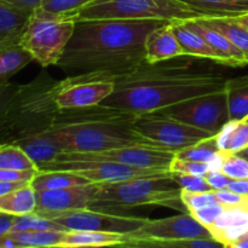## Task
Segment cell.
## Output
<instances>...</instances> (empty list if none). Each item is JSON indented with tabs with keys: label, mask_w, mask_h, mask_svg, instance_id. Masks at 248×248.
<instances>
[{
	"label": "cell",
	"mask_w": 248,
	"mask_h": 248,
	"mask_svg": "<svg viewBox=\"0 0 248 248\" xmlns=\"http://www.w3.org/2000/svg\"><path fill=\"white\" fill-rule=\"evenodd\" d=\"M248 147V123L240 120L232 135V142L229 145V152L239 154L241 150Z\"/></svg>",
	"instance_id": "obj_39"
},
{
	"label": "cell",
	"mask_w": 248,
	"mask_h": 248,
	"mask_svg": "<svg viewBox=\"0 0 248 248\" xmlns=\"http://www.w3.org/2000/svg\"><path fill=\"white\" fill-rule=\"evenodd\" d=\"M202 58L183 56L144 62L114 78V91L101 104L132 113H149L194 97L222 91L227 77Z\"/></svg>",
	"instance_id": "obj_1"
},
{
	"label": "cell",
	"mask_w": 248,
	"mask_h": 248,
	"mask_svg": "<svg viewBox=\"0 0 248 248\" xmlns=\"http://www.w3.org/2000/svg\"><path fill=\"white\" fill-rule=\"evenodd\" d=\"M235 19H236L237 22H239L240 24H242L244 27H246L248 29V14H245V15H240V16H236L234 17Z\"/></svg>",
	"instance_id": "obj_50"
},
{
	"label": "cell",
	"mask_w": 248,
	"mask_h": 248,
	"mask_svg": "<svg viewBox=\"0 0 248 248\" xmlns=\"http://www.w3.org/2000/svg\"><path fill=\"white\" fill-rule=\"evenodd\" d=\"M228 153L229 152H223V150L216 153L207 162L208 171H222V167L224 165L225 159H227Z\"/></svg>",
	"instance_id": "obj_45"
},
{
	"label": "cell",
	"mask_w": 248,
	"mask_h": 248,
	"mask_svg": "<svg viewBox=\"0 0 248 248\" xmlns=\"http://www.w3.org/2000/svg\"><path fill=\"white\" fill-rule=\"evenodd\" d=\"M67 232L57 230H22L9 232L7 236L15 242L16 248L58 247Z\"/></svg>",
	"instance_id": "obj_27"
},
{
	"label": "cell",
	"mask_w": 248,
	"mask_h": 248,
	"mask_svg": "<svg viewBox=\"0 0 248 248\" xmlns=\"http://www.w3.org/2000/svg\"><path fill=\"white\" fill-rule=\"evenodd\" d=\"M246 239H248V230L246 232H245L244 235H241V236H240L237 240H246ZM237 240H236V241H237ZM230 247H232V246H230Z\"/></svg>",
	"instance_id": "obj_53"
},
{
	"label": "cell",
	"mask_w": 248,
	"mask_h": 248,
	"mask_svg": "<svg viewBox=\"0 0 248 248\" xmlns=\"http://www.w3.org/2000/svg\"><path fill=\"white\" fill-rule=\"evenodd\" d=\"M114 78L108 73L70 75L56 98L58 108H84L101 104L113 93Z\"/></svg>",
	"instance_id": "obj_14"
},
{
	"label": "cell",
	"mask_w": 248,
	"mask_h": 248,
	"mask_svg": "<svg viewBox=\"0 0 248 248\" xmlns=\"http://www.w3.org/2000/svg\"><path fill=\"white\" fill-rule=\"evenodd\" d=\"M171 24L186 56L202 58L222 64V60L218 53L208 45L207 41L200 34L188 27L186 19H172Z\"/></svg>",
	"instance_id": "obj_21"
},
{
	"label": "cell",
	"mask_w": 248,
	"mask_h": 248,
	"mask_svg": "<svg viewBox=\"0 0 248 248\" xmlns=\"http://www.w3.org/2000/svg\"><path fill=\"white\" fill-rule=\"evenodd\" d=\"M47 218L62 225L67 232L91 230V232H113V234L121 235H127L136 232L148 220L147 218L103 212L91 208H80V210L53 213Z\"/></svg>",
	"instance_id": "obj_13"
},
{
	"label": "cell",
	"mask_w": 248,
	"mask_h": 248,
	"mask_svg": "<svg viewBox=\"0 0 248 248\" xmlns=\"http://www.w3.org/2000/svg\"><path fill=\"white\" fill-rule=\"evenodd\" d=\"M93 183L70 188L36 191L35 213L48 217L53 213L89 208L93 200Z\"/></svg>",
	"instance_id": "obj_15"
},
{
	"label": "cell",
	"mask_w": 248,
	"mask_h": 248,
	"mask_svg": "<svg viewBox=\"0 0 248 248\" xmlns=\"http://www.w3.org/2000/svg\"><path fill=\"white\" fill-rule=\"evenodd\" d=\"M240 120H229L222 128H220L219 132L216 135L217 137V144L219 150L223 152H229V145L232 142V135H234V131L236 128L237 124Z\"/></svg>",
	"instance_id": "obj_41"
},
{
	"label": "cell",
	"mask_w": 248,
	"mask_h": 248,
	"mask_svg": "<svg viewBox=\"0 0 248 248\" xmlns=\"http://www.w3.org/2000/svg\"><path fill=\"white\" fill-rule=\"evenodd\" d=\"M4 1L17 7V9H21L23 11L29 12V14H33L36 9L41 6L44 0H4Z\"/></svg>",
	"instance_id": "obj_44"
},
{
	"label": "cell",
	"mask_w": 248,
	"mask_h": 248,
	"mask_svg": "<svg viewBox=\"0 0 248 248\" xmlns=\"http://www.w3.org/2000/svg\"><path fill=\"white\" fill-rule=\"evenodd\" d=\"M38 206L36 190L31 183L0 196V212L11 216L34 213Z\"/></svg>",
	"instance_id": "obj_23"
},
{
	"label": "cell",
	"mask_w": 248,
	"mask_h": 248,
	"mask_svg": "<svg viewBox=\"0 0 248 248\" xmlns=\"http://www.w3.org/2000/svg\"><path fill=\"white\" fill-rule=\"evenodd\" d=\"M244 120H245V121H246V123H248V116H247V118H246V119H244Z\"/></svg>",
	"instance_id": "obj_54"
},
{
	"label": "cell",
	"mask_w": 248,
	"mask_h": 248,
	"mask_svg": "<svg viewBox=\"0 0 248 248\" xmlns=\"http://www.w3.org/2000/svg\"><path fill=\"white\" fill-rule=\"evenodd\" d=\"M15 216L7 215V213L0 212V237L6 235L7 232H11L12 225H14Z\"/></svg>",
	"instance_id": "obj_48"
},
{
	"label": "cell",
	"mask_w": 248,
	"mask_h": 248,
	"mask_svg": "<svg viewBox=\"0 0 248 248\" xmlns=\"http://www.w3.org/2000/svg\"><path fill=\"white\" fill-rule=\"evenodd\" d=\"M225 206H223L222 203H215V205L206 206V207L200 208V210L193 211V212H189L199 223H201L202 225H205L206 228H210L215 224V222L217 220V218L224 212Z\"/></svg>",
	"instance_id": "obj_38"
},
{
	"label": "cell",
	"mask_w": 248,
	"mask_h": 248,
	"mask_svg": "<svg viewBox=\"0 0 248 248\" xmlns=\"http://www.w3.org/2000/svg\"><path fill=\"white\" fill-rule=\"evenodd\" d=\"M186 23L207 41L208 45L218 53L223 65H229V67H246L248 65V61L244 53L222 33L208 27L199 18L186 19Z\"/></svg>",
	"instance_id": "obj_17"
},
{
	"label": "cell",
	"mask_w": 248,
	"mask_h": 248,
	"mask_svg": "<svg viewBox=\"0 0 248 248\" xmlns=\"http://www.w3.org/2000/svg\"><path fill=\"white\" fill-rule=\"evenodd\" d=\"M227 189L234 191V193L240 194V195L248 196V178H245V179L230 178Z\"/></svg>",
	"instance_id": "obj_46"
},
{
	"label": "cell",
	"mask_w": 248,
	"mask_h": 248,
	"mask_svg": "<svg viewBox=\"0 0 248 248\" xmlns=\"http://www.w3.org/2000/svg\"><path fill=\"white\" fill-rule=\"evenodd\" d=\"M166 19H77L56 67L73 75L108 73L119 77L145 61V40Z\"/></svg>",
	"instance_id": "obj_2"
},
{
	"label": "cell",
	"mask_w": 248,
	"mask_h": 248,
	"mask_svg": "<svg viewBox=\"0 0 248 248\" xmlns=\"http://www.w3.org/2000/svg\"><path fill=\"white\" fill-rule=\"evenodd\" d=\"M22 230H57L67 232L62 225L47 217L38 213H28L24 216H15L14 225L11 232H22Z\"/></svg>",
	"instance_id": "obj_32"
},
{
	"label": "cell",
	"mask_w": 248,
	"mask_h": 248,
	"mask_svg": "<svg viewBox=\"0 0 248 248\" xmlns=\"http://www.w3.org/2000/svg\"><path fill=\"white\" fill-rule=\"evenodd\" d=\"M201 22L227 36L248 61V29L234 17H199Z\"/></svg>",
	"instance_id": "obj_26"
},
{
	"label": "cell",
	"mask_w": 248,
	"mask_h": 248,
	"mask_svg": "<svg viewBox=\"0 0 248 248\" xmlns=\"http://www.w3.org/2000/svg\"><path fill=\"white\" fill-rule=\"evenodd\" d=\"M93 200L89 208L124 215L138 206H164L188 212L182 200V188L173 172L113 183H93Z\"/></svg>",
	"instance_id": "obj_5"
},
{
	"label": "cell",
	"mask_w": 248,
	"mask_h": 248,
	"mask_svg": "<svg viewBox=\"0 0 248 248\" xmlns=\"http://www.w3.org/2000/svg\"><path fill=\"white\" fill-rule=\"evenodd\" d=\"M246 1H248V0H246Z\"/></svg>",
	"instance_id": "obj_55"
},
{
	"label": "cell",
	"mask_w": 248,
	"mask_h": 248,
	"mask_svg": "<svg viewBox=\"0 0 248 248\" xmlns=\"http://www.w3.org/2000/svg\"><path fill=\"white\" fill-rule=\"evenodd\" d=\"M217 152H219V148L217 144V137L212 136L206 140H200L196 144L189 145L176 152V157L186 160H193V161L206 162L213 156Z\"/></svg>",
	"instance_id": "obj_31"
},
{
	"label": "cell",
	"mask_w": 248,
	"mask_h": 248,
	"mask_svg": "<svg viewBox=\"0 0 248 248\" xmlns=\"http://www.w3.org/2000/svg\"><path fill=\"white\" fill-rule=\"evenodd\" d=\"M40 171H68L87 179L91 183H113L138 177L157 176L171 172L170 170L140 169L118 162L101 160H65L51 161L41 166Z\"/></svg>",
	"instance_id": "obj_12"
},
{
	"label": "cell",
	"mask_w": 248,
	"mask_h": 248,
	"mask_svg": "<svg viewBox=\"0 0 248 248\" xmlns=\"http://www.w3.org/2000/svg\"><path fill=\"white\" fill-rule=\"evenodd\" d=\"M208 229L213 239L224 247H230L248 230V207H227Z\"/></svg>",
	"instance_id": "obj_18"
},
{
	"label": "cell",
	"mask_w": 248,
	"mask_h": 248,
	"mask_svg": "<svg viewBox=\"0 0 248 248\" xmlns=\"http://www.w3.org/2000/svg\"><path fill=\"white\" fill-rule=\"evenodd\" d=\"M182 200H183L188 212H193V211L200 210L206 206L218 203L217 196L213 190L203 191V193H191V191L182 190Z\"/></svg>",
	"instance_id": "obj_35"
},
{
	"label": "cell",
	"mask_w": 248,
	"mask_h": 248,
	"mask_svg": "<svg viewBox=\"0 0 248 248\" xmlns=\"http://www.w3.org/2000/svg\"><path fill=\"white\" fill-rule=\"evenodd\" d=\"M132 127L153 144L169 148L174 152L213 136L207 131L194 127L157 111L137 114Z\"/></svg>",
	"instance_id": "obj_8"
},
{
	"label": "cell",
	"mask_w": 248,
	"mask_h": 248,
	"mask_svg": "<svg viewBox=\"0 0 248 248\" xmlns=\"http://www.w3.org/2000/svg\"><path fill=\"white\" fill-rule=\"evenodd\" d=\"M126 246L149 247L155 242L182 239H213L210 229L189 212L164 219H148L142 227L125 235Z\"/></svg>",
	"instance_id": "obj_10"
},
{
	"label": "cell",
	"mask_w": 248,
	"mask_h": 248,
	"mask_svg": "<svg viewBox=\"0 0 248 248\" xmlns=\"http://www.w3.org/2000/svg\"><path fill=\"white\" fill-rule=\"evenodd\" d=\"M239 155H241V156H244L245 159L248 160V147L245 148L244 150H241V152L239 153Z\"/></svg>",
	"instance_id": "obj_52"
},
{
	"label": "cell",
	"mask_w": 248,
	"mask_h": 248,
	"mask_svg": "<svg viewBox=\"0 0 248 248\" xmlns=\"http://www.w3.org/2000/svg\"><path fill=\"white\" fill-rule=\"evenodd\" d=\"M31 184L36 191H39L85 186V184H91V182L68 171H40L39 170L31 179Z\"/></svg>",
	"instance_id": "obj_28"
},
{
	"label": "cell",
	"mask_w": 248,
	"mask_h": 248,
	"mask_svg": "<svg viewBox=\"0 0 248 248\" xmlns=\"http://www.w3.org/2000/svg\"><path fill=\"white\" fill-rule=\"evenodd\" d=\"M176 152L169 148L157 145H130L93 153H62L56 161L65 160H101V161L118 162L140 169L170 170ZM53 160V161H55Z\"/></svg>",
	"instance_id": "obj_11"
},
{
	"label": "cell",
	"mask_w": 248,
	"mask_h": 248,
	"mask_svg": "<svg viewBox=\"0 0 248 248\" xmlns=\"http://www.w3.org/2000/svg\"><path fill=\"white\" fill-rule=\"evenodd\" d=\"M230 120H244L248 116V74L232 78L225 82Z\"/></svg>",
	"instance_id": "obj_25"
},
{
	"label": "cell",
	"mask_w": 248,
	"mask_h": 248,
	"mask_svg": "<svg viewBox=\"0 0 248 248\" xmlns=\"http://www.w3.org/2000/svg\"><path fill=\"white\" fill-rule=\"evenodd\" d=\"M15 144L21 147L28 154V156L35 162L38 169L53 161L58 155L63 153L62 147L58 143L57 138L55 137L51 128L38 133V135L23 138Z\"/></svg>",
	"instance_id": "obj_20"
},
{
	"label": "cell",
	"mask_w": 248,
	"mask_h": 248,
	"mask_svg": "<svg viewBox=\"0 0 248 248\" xmlns=\"http://www.w3.org/2000/svg\"><path fill=\"white\" fill-rule=\"evenodd\" d=\"M170 171L173 172V173H186L206 177V174L208 173V166L206 162L174 157L171 162V166H170Z\"/></svg>",
	"instance_id": "obj_36"
},
{
	"label": "cell",
	"mask_w": 248,
	"mask_h": 248,
	"mask_svg": "<svg viewBox=\"0 0 248 248\" xmlns=\"http://www.w3.org/2000/svg\"><path fill=\"white\" fill-rule=\"evenodd\" d=\"M186 56L172 28L171 21L153 29L145 40V61L148 63Z\"/></svg>",
	"instance_id": "obj_16"
},
{
	"label": "cell",
	"mask_w": 248,
	"mask_h": 248,
	"mask_svg": "<svg viewBox=\"0 0 248 248\" xmlns=\"http://www.w3.org/2000/svg\"><path fill=\"white\" fill-rule=\"evenodd\" d=\"M206 181L210 184L212 190H223V189L228 188V183H229L230 178L227 174L223 173L222 171H208L206 174Z\"/></svg>",
	"instance_id": "obj_43"
},
{
	"label": "cell",
	"mask_w": 248,
	"mask_h": 248,
	"mask_svg": "<svg viewBox=\"0 0 248 248\" xmlns=\"http://www.w3.org/2000/svg\"><path fill=\"white\" fill-rule=\"evenodd\" d=\"M74 16L36 9L29 17L21 45L41 67L57 65L75 28Z\"/></svg>",
	"instance_id": "obj_6"
},
{
	"label": "cell",
	"mask_w": 248,
	"mask_h": 248,
	"mask_svg": "<svg viewBox=\"0 0 248 248\" xmlns=\"http://www.w3.org/2000/svg\"><path fill=\"white\" fill-rule=\"evenodd\" d=\"M67 78L41 73L28 84L16 85L0 116V144H15L51 128L58 115L57 94Z\"/></svg>",
	"instance_id": "obj_4"
},
{
	"label": "cell",
	"mask_w": 248,
	"mask_h": 248,
	"mask_svg": "<svg viewBox=\"0 0 248 248\" xmlns=\"http://www.w3.org/2000/svg\"><path fill=\"white\" fill-rule=\"evenodd\" d=\"M16 85L11 84V82H4V84H0V116H1L2 110L5 108V104L9 101L10 96L14 92Z\"/></svg>",
	"instance_id": "obj_47"
},
{
	"label": "cell",
	"mask_w": 248,
	"mask_h": 248,
	"mask_svg": "<svg viewBox=\"0 0 248 248\" xmlns=\"http://www.w3.org/2000/svg\"><path fill=\"white\" fill-rule=\"evenodd\" d=\"M0 169L14 171H39L35 162L16 144H0Z\"/></svg>",
	"instance_id": "obj_30"
},
{
	"label": "cell",
	"mask_w": 248,
	"mask_h": 248,
	"mask_svg": "<svg viewBox=\"0 0 248 248\" xmlns=\"http://www.w3.org/2000/svg\"><path fill=\"white\" fill-rule=\"evenodd\" d=\"M174 178L181 186L182 190L191 191V193H203V191H211L212 188L207 183L205 177L194 176V174L186 173H173Z\"/></svg>",
	"instance_id": "obj_37"
},
{
	"label": "cell",
	"mask_w": 248,
	"mask_h": 248,
	"mask_svg": "<svg viewBox=\"0 0 248 248\" xmlns=\"http://www.w3.org/2000/svg\"><path fill=\"white\" fill-rule=\"evenodd\" d=\"M222 172L232 179L248 178V160L234 153H228Z\"/></svg>",
	"instance_id": "obj_34"
},
{
	"label": "cell",
	"mask_w": 248,
	"mask_h": 248,
	"mask_svg": "<svg viewBox=\"0 0 248 248\" xmlns=\"http://www.w3.org/2000/svg\"><path fill=\"white\" fill-rule=\"evenodd\" d=\"M230 248H248V239L246 240H237L232 245Z\"/></svg>",
	"instance_id": "obj_51"
},
{
	"label": "cell",
	"mask_w": 248,
	"mask_h": 248,
	"mask_svg": "<svg viewBox=\"0 0 248 248\" xmlns=\"http://www.w3.org/2000/svg\"><path fill=\"white\" fill-rule=\"evenodd\" d=\"M203 17H236L248 14L246 0H181Z\"/></svg>",
	"instance_id": "obj_24"
},
{
	"label": "cell",
	"mask_w": 248,
	"mask_h": 248,
	"mask_svg": "<svg viewBox=\"0 0 248 248\" xmlns=\"http://www.w3.org/2000/svg\"><path fill=\"white\" fill-rule=\"evenodd\" d=\"M34 61L33 56L21 45L0 48V84L9 81L10 78Z\"/></svg>",
	"instance_id": "obj_29"
},
{
	"label": "cell",
	"mask_w": 248,
	"mask_h": 248,
	"mask_svg": "<svg viewBox=\"0 0 248 248\" xmlns=\"http://www.w3.org/2000/svg\"><path fill=\"white\" fill-rule=\"evenodd\" d=\"M75 19H193L203 17L181 0H93L74 15Z\"/></svg>",
	"instance_id": "obj_7"
},
{
	"label": "cell",
	"mask_w": 248,
	"mask_h": 248,
	"mask_svg": "<svg viewBox=\"0 0 248 248\" xmlns=\"http://www.w3.org/2000/svg\"><path fill=\"white\" fill-rule=\"evenodd\" d=\"M217 196L218 202L222 203L225 207H235V206H245L248 207V196L240 195L234 193L229 189H223V190H213Z\"/></svg>",
	"instance_id": "obj_40"
},
{
	"label": "cell",
	"mask_w": 248,
	"mask_h": 248,
	"mask_svg": "<svg viewBox=\"0 0 248 248\" xmlns=\"http://www.w3.org/2000/svg\"><path fill=\"white\" fill-rule=\"evenodd\" d=\"M28 183H31V182H1L0 181V196L10 193V191L16 190V189L21 188V186H26V184Z\"/></svg>",
	"instance_id": "obj_49"
},
{
	"label": "cell",
	"mask_w": 248,
	"mask_h": 248,
	"mask_svg": "<svg viewBox=\"0 0 248 248\" xmlns=\"http://www.w3.org/2000/svg\"><path fill=\"white\" fill-rule=\"evenodd\" d=\"M93 0H44L40 9L47 12L74 16L78 11Z\"/></svg>",
	"instance_id": "obj_33"
},
{
	"label": "cell",
	"mask_w": 248,
	"mask_h": 248,
	"mask_svg": "<svg viewBox=\"0 0 248 248\" xmlns=\"http://www.w3.org/2000/svg\"><path fill=\"white\" fill-rule=\"evenodd\" d=\"M136 115L137 113L103 104L60 109L51 131L63 153H93L130 145H155L133 130Z\"/></svg>",
	"instance_id": "obj_3"
},
{
	"label": "cell",
	"mask_w": 248,
	"mask_h": 248,
	"mask_svg": "<svg viewBox=\"0 0 248 248\" xmlns=\"http://www.w3.org/2000/svg\"><path fill=\"white\" fill-rule=\"evenodd\" d=\"M157 113L201 128L216 136L230 120L224 90L194 97L156 110Z\"/></svg>",
	"instance_id": "obj_9"
},
{
	"label": "cell",
	"mask_w": 248,
	"mask_h": 248,
	"mask_svg": "<svg viewBox=\"0 0 248 248\" xmlns=\"http://www.w3.org/2000/svg\"><path fill=\"white\" fill-rule=\"evenodd\" d=\"M31 15L0 0V48L21 43Z\"/></svg>",
	"instance_id": "obj_19"
},
{
	"label": "cell",
	"mask_w": 248,
	"mask_h": 248,
	"mask_svg": "<svg viewBox=\"0 0 248 248\" xmlns=\"http://www.w3.org/2000/svg\"><path fill=\"white\" fill-rule=\"evenodd\" d=\"M108 246H126L125 235L104 232H91V230L67 232L58 247L80 248Z\"/></svg>",
	"instance_id": "obj_22"
},
{
	"label": "cell",
	"mask_w": 248,
	"mask_h": 248,
	"mask_svg": "<svg viewBox=\"0 0 248 248\" xmlns=\"http://www.w3.org/2000/svg\"><path fill=\"white\" fill-rule=\"evenodd\" d=\"M38 171H14V170L0 169L1 182H31Z\"/></svg>",
	"instance_id": "obj_42"
}]
</instances>
